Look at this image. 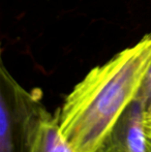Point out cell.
Returning a JSON list of instances; mask_svg holds the SVG:
<instances>
[{"instance_id": "1", "label": "cell", "mask_w": 151, "mask_h": 152, "mask_svg": "<svg viewBox=\"0 0 151 152\" xmlns=\"http://www.w3.org/2000/svg\"><path fill=\"white\" fill-rule=\"evenodd\" d=\"M151 61V33L95 66L74 87L57 115L76 152H104L114 125L135 99Z\"/></svg>"}, {"instance_id": "2", "label": "cell", "mask_w": 151, "mask_h": 152, "mask_svg": "<svg viewBox=\"0 0 151 152\" xmlns=\"http://www.w3.org/2000/svg\"><path fill=\"white\" fill-rule=\"evenodd\" d=\"M47 113L39 92L26 90L12 76L0 50V152H31Z\"/></svg>"}, {"instance_id": "3", "label": "cell", "mask_w": 151, "mask_h": 152, "mask_svg": "<svg viewBox=\"0 0 151 152\" xmlns=\"http://www.w3.org/2000/svg\"><path fill=\"white\" fill-rule=\"evenodd\" d=\"M104 152H148L144 127V111L133 99L112 129Z\"/></svg>"}, {"instance_id": "4", "label": "cell", "mask_w": 151, "mask_h": 152, "mask_svg": "<svg viewBox=\"0 0 151 152\" xmlns=\"http://www.w3.org/2000/svg\"><path fill=\"white\" fill-rule=\"evenodd\" d=\"M31 152H76L60 132L58 117L47 113L35 134Z\"/></svg>"}, {"instance_id": "5", "label": "cell", "mask_w": 151, "mask_h": 152, "mask_svg": "<svg viewBox=\"0 0 151 152\" xmlns=\"http://www.w3.org/2000/svg\"><path fill=\"white\" fill-rule=\"evenodd\" d=\"M144 111V118L151 119V61L135 97Z\"/></svg>"}, {"instance_id": "6", "label": "cell", "mask_w": 151, "mask_h": 152, "mask_svg": "<svg viewBox=\"0 0 151 152\" xmlns=\"http://www.w3.org/2000/svg\"><path fill=\"white\" fill-rule=\"evenodd\" d=\"M144 127H145V136L147 142V151L151 152V119L144 118Z\"/></svg>"}]
</instances>
